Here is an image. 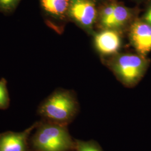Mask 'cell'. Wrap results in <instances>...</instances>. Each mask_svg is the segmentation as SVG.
<instances>
[{
	"label": "cell",
	"mask_w": 151,
	"mask_h": 151,
	"mask_svg": "<svg viewBox=\"0 0 151 151\" xmlns=\"http://www.w3.org/2000/svg\"><path fill=\"white\" fill-rule=\"evenodd\" d=\"M78 110L75 93L70 90L58 89L41 104L38 112L47 122L67 126L75 119Z\"/></svg>",
	"instance_id": "obj_1"
},
{
	"label": "cell",
	"mask_w": 151,
	"mask_h": 151,
	"mask_svg": "<svg viewBox=\"0 0 151 151\" xmlns=\"http://www.w3.org/2000/svg\"><path fill=\"white\" fill-rule=\"evenodd\" d=\"M37 151H74L76 141L70 135L67 126L49 122L40 124L32 139Z\"/></svg>",
	"instance_id": "obj_2"
},
{
	"label": "cell",
	"mask_w": 151,
	"mask_h": 151,
	"mask_svg": "<svg viewBox=\"0 0 151 151\" xmlns=\"http://www.w3.org/2000/svg\"><path fill=\"white\" fill-rule=\"evenodd\" d=\"M149 60L138 53H116L109 60V65L120 82L127 87H133L144 76Z\"/></svg>",
	"instance_id": "obj_3"
},
{
	"label": "cell",
	"mask_w": 151,
	"mask_h": 151,
	"mask_svg": "<svg viewBox=\"0 0 151 151\" xmlns=\"http://www.w3.org/2000/svg\"><path fill=\"white\" fill-rule=\"evenodd\" d=\"M138 10L124 5L116 0H109L100 5L97 24L101 30L111 29L120 32L128 29L137 18Z\"/></svg>",
	"instance_id": "obj_4"
},
{
	"label": "cell",
	"mask_w": 151,
	"mask_h": 151,
	"mask_svg": "<svg viewBox=\"0 0 151 151\" xmlns=\"http://www.w3.org/2000/svg\"><path fill=\"white\" fill-rule=\"evenodd\" d=\"M98 5L92 0H71L68 20L90 34H93V27L97 23Z\"/></svg>",
	"instance_id": "obj_5"
},
{
	"label": "cell",
	"mask_w": 151,
	"mask_h": 151,
	"mask_svg": "<svg viewBox=\"0 0 151 151\" xmlns=\"http://www.w3.org/2000/svg\"><path fill=\"white\" fill-rule=\"evenodd\" d=\"M45 22L57 32L62 29L68 20V11L71 0H39Z\"/></svg>",
	"instance_id": "obj_6"
},
{
	"label": "cell",
	"mask_w": 151,
	"mask_h": 151,
	"mask_svg": "<svg viewBox=\"0 0 151 151\" xmlns=\"http://www.w3.org/2000/svg\"><path fill=\"white\" fill-rule=\"evenodd\" d=\"M128 30L130 42L137 53L147 57L151 51V25L137 18Z\"/></svg>",
	"instance_id": "obj_7"
},
{
	"label": "cell",
	"mask_w": 151,
	"mask_h": 151,
	"mask_svg": "<svg viewBox=\"0 0 151 151\" xmlns=\"http://www.w3.org/2000/svg\"><path fill=\"white\" fill-rule=\"evenodd\" d=\"M121 33L111 29H103L94 33V44L97 51L104 55L116 54L122 45Z\"/></svg>",
	"instance_id": "obj_8"
},
{
	"label": "cell",
	"mask_w": 151,
	"mask_h": 151,
	"mask_svg": "<svg viewBox=\"0 0 151 151\" xmlns=\"http://www.w3.org/2000/svg\"><path fill=\"white\" fill-rule=\"evenodd\" d=\"M37 125L33 124L22 132H8L0 134V151H27L28 138Z\"/></svg>",
	"instance_id": "obj_9"
},
{
	"label": "cell",
	"mask_w": 151,
	"mask_h": 151,
	"mask_svg": "<svg viewBox=\"0 0 151 151\" xmlns=\"http://www.w3.org/2000/svg\"><path fill=\"white\" fill-rule=\"evenodd\" d=\"M75 151H103L99 144L95 140H75Z\"/></svg>",
	"instance_id": "obj_10"
},
{
	"label": "cell",
	"mask_w": 151,
	"mask_h": 151,
	"mask_svg": "<svg viewBox=\"0 0 151 151\" xmlns=\"http://www.w3.org/2000/svg\"><path fill=\"white\" fill-rule=\"evenodd\" d=\"M10 104V98L7 88V82L5 78L0 80V109H6Z\"/></svg>",
	"instance_id": "obj_11"
},
{
	"label": "cell",
	"mask_w": 151,
	"mask_h": 151,
	"mask_svg": "<svg viewBox=\"0 0 151 151\" xmlns=\"http://www.w3.org/2000/svg\"><path fill=\"white\" fill-rule=\"evenodd\" d=\"M22 0H0V12L8 15L16 10Z\"/></svg>",
	"instance_id": "obj_12"
},
{
	"label": "cell",
	"mask_w": 151,
	"mask_h": 151,
	"mask_svg": "<svg viewBox=\"0 0 151 151\" xmlns=\"http://www.w3.org/2000/svg\"><path fill=\"white\" fill-rule=\"evenodd\" d=\"M142 19L151 25V4L147 9Z\"/></svg>",
	"instance_id": "obj_13"
},
{
	"label": "cell",
	"mask_w": 151,
	"mask_h": 151,
	"mask_svg": "<svg viewBox=\"0 0 151 151\" xmlns=\"http://www.w3.org/2000/svg\"><path fill=\"white\" fill-rule=\"evenodd\" d=\"M92 1H93L94 2H95L98 5H100L101 4H103L106 1H108L109 0H92Z\"/></svg>",
	"instance_id": "obj_14"
},
{
	"label": "cell",
	"mask_w": 151,
	"mask_h": 151,
	"mask_svg": "<svg viewBox=\"0 0 151 151\" xmlns=\"http://www.w3.org/2000/svg\"><path fill=\"white\" fill-rule=\"evenodd\" d=\"M133 1H136V2H144V1H148V0H133Z\"/></svg>",
	"instance_id": "obj_15"
}]
</instances>
